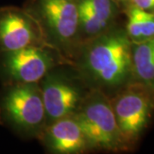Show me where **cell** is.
<instances>
[{"label":"cell","mask_w":154,"mask_h":154,"mask_svg":"<svg viewBox=\"0 0 154 154\" xmlns=\"http://www.w3.org/2000/svg\"><path fill=\"white\" fill-rule=\"evenodd\" d=\"M131 49L125 29L116 25L80 46L77 74L90 89L116 92L134 81Z\"/></svg>","instance_id":"6da1fadb"},{"label":"cell","mask_w":154,"mask_h":154,"mask_svg":"<svg viewBox=\"0 0 154 154\" xmlns=\"http://www.w3.org/2000/svg\"><path fill=\"white\" fill-rule=\"evenodd\" d=\"M0 122L22 135L39 136L46 125L39 82L4 86L0 94Z\"/></svg>","instance_id":"7a4b0ae2"},{"label":"cell","mask_w":154,"mask_h":154,"mask_svg":"<svg viewBox=\"0 0 154 154\" xmlns=\"http://www.w3.org/2000/svg\"><path fill=\"white\" fill-rule=\"evenodd\" d=\"M27 11L38 22L48 45L63 57L75 55L81 45L78 0H36Z\"/></svg>","instance_id":"3957f363"},{"label":"cell","mask_w":154,"mask_h":154,"mask_svg":"<svg viewBox=\"0 0 154 154\" xmlns=\"http://www.w3.org/2000/svg\"><path fill=\"white\" fill-rule=\"evenodd\" d=\"M75 118L88 140L90 149L118 152L128 149L122 135L110 98L98 89H90Z\"/></svg>","instance_id":"277c9868"},{"label":"cell","mask_w":154,"mask_h":154,"mask_svg":"<svg viewBox=\"0 0 154 154\" xmlns=\"http://www.w3.org/2000/svg\"><path fill=\"white\" fill-rule=\"evenodd\" d=\"M122 135L128 146L146 130L154 112V90L133 81L116 91L110 99Z\"/></svg>","instance_id":"5b68a950"},{"label":"cell","mask_w":154,"mask_h":154,"mask_svg":"<svg viewBox=\"0 0 154 154\" xmlns=\"http://www.w3.org/2000/svg\"><path fill=\"white\" fill-rule=\"evenodd\" d=\"M62 56L48 45H34L0 53V78L5 85L38 83L61 63Z\"/></svg>","instance_id":"8992f818"},{"label":"cell","mask_w":154,"mask_h":154,"mask_svg":"<svg viewBox=\"0 0 154 154\" xmlns=\"http://www.w3.org/2000/svg\"><path fill=\"white\" fill-rule=\"evenodd\" d=\"M49 71L39 82L44 101L46 125L63 117L73 116L88 91L82 80L55 70Z\"/></svg>","instance_id":"52a82bcc"},{"label":"cell","mask_w":154,"mask_h":154,"mask_svg":"<svg viewBox=\"0 0 154 154\" xmlns=\"http://www.w3.org/2000/svg\"><path fill=\"white\" fill-rule=\"evenodd\" d=\"M34 45H48L34 17L27 10L1 8L0 53Z\"/></svg>","instance_id":"ba28073f"},{"label":"cell","mask_w":154,"mask_h":154,"mask_svg":"<svg viewBox=\"0 0 154 154\" xmlns=\"http://www.w3.org/2000/svg\"><path fill=\"white\" fill-rule=\"evenodd\" d=\"M78 11L81 45L115 27L118 16L114 0H78Z\"/></svg>","instance_id":"9c48e42d"},{"label":"cell","mask_w":154,"mask_h":154,"mask_svg":"<svg viewBox=\"0 0 154 154\" xmlns=\"http://www.w3.org/2000/svg\"><path fill=\"white\" fill-rule=\"evenodd\" d=\"M39 137L53 153L78 154L90 150L88 140L74 116L63 117L45 125Z\"/></svg>","instance_id":"30bf717a"},{"label":"cell","mask_w":154,"mask_h":154,"mask_svg":"<svg viewBox=\"0 0 154 154\" xmlns=\"http://www.w3.org/2000/svg\"><path fill=\"white\" fill-rule=\"evenodd\" d=\"M131 55L134 81L154 90V38L132 42Z\"/></svg>","instance_id":"8fae6325"},{"label":"cell","mask_w":154,"mask_h":154,"mask_svg":"<svg viewBox=\"0 0 154 154\" xmlns=\"http://www.w3.org/2000/svg\"><path fill=\"white\" fill-rule=\"evenodd\" d=\"M125 31L130 41L141 42L154 38V12L129 5Z\"/></svg>","instance_id":"7c38bea8"},{"label":"cell","mask_w":154,"mask_h":154,"mask_svg":"<svg viewBox=\"0 0 154 154\" xmlns=\"http://www.w3.org/2000/svg\"><path fill=\"white\" fill-rule=\"evenodd\" d=\"M130 5L141 9L143 11L154 12V0H127Z\"/></svg>","instance_id":"4fadbf2b"},{"label":"cell","mask_w":154,"mask_h":154,"mask_svg":"<svg viewBox=\"0 0 154 154\" xmlns=\"http://www.w3.org/2000/svg\"><path fill=\"white\" fill-rule=\"evenodd\" d=\"M114 1H116V2L117 3V2H125L127 0H114Z\"/></svg>","instance_id":"5bb4252c"}]
</instances>
